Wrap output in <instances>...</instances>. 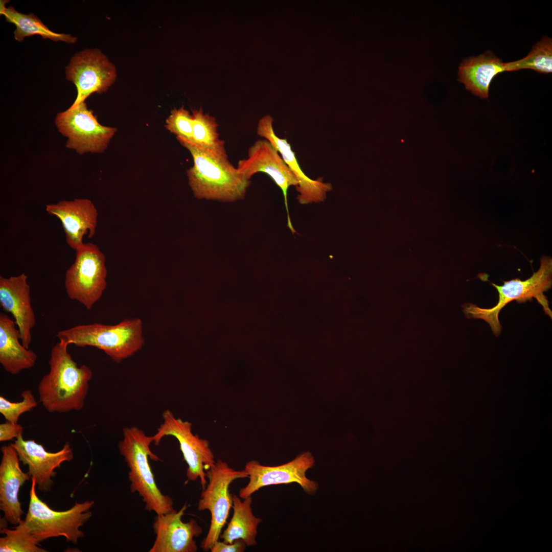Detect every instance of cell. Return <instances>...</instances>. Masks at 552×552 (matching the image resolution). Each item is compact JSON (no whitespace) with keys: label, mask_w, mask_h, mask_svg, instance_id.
I'll list each match as a JSON object with an SVG mask.
<instances>
[{"label":"cell","mask_w":552,"mask_h":552,"mask_svg":"<svg viewBox=\"0 0 552 552\" xmlns=\"http://www.w3.org/2000/svg\"><path fill=\"white\" fill-rule=\"evenodd\" d=\"M273 118L270 115L261 118L257 124V133L260 136L268 141L281 154L282 157L297 178L298 183L296 187L300 203L308 204L324 201L327 193L332 189L330 183L325 182L323 178L312 179L303 171L297 160L295 154L286 139H281L275 133L273 128Z\"/></svg>","instance_id":"15"},{"label":"cell","mask_w":552,"mask_h":552,"mask_svg":"<svg viewBox=\"0 0 552 552\" xmlns=\"http://www.w3.org/2000/svg\"><path fill=\"white\" fill-rule=\"evenodd\" d=\"M504 64L490 51L470 57L459 65L458 80L475 95L487 98L491 81L498 74L505 71Z\"/></svg>","instance_id":"21"},{"label":"cell","mask_w":552,"mask_h":552,"mask_svg":"<svg viewBox=\"0 0 552 552\" xmlns=\"http://www.w3.org/2000/svg\"><path fill=\"white\" fill-rule=\"evenodd\" d=\"M56 336L68 345L97 348L116 362L132 356L145 344L143 324L139 318L124 319L114 325H79L58 331Z\"/></svg>","instance_id":"4"},{"label":"cell","mask_w":552,"mask_h":552,"mask_svg":"<svg viewBox=\"0 0 552 552\" xmlns=\"http://www.w3.org/2000/svg\"><path fill=\"white\" fill-rule=\"evenodd\" d=\"M55 123L67 139L65 147L80 155L104 152L117 131L116 128L100 124L85 102L58 113Z\"/></svg>","instance_id":"9"},{"label":"cell","mask_w":552,"mask_h":552,"mask_svg":"<svg viewBox=\"0 0 552 552\" xmlns=\"http://www.w3.org/2000/svg\"><path fill=\"white\" fill-rule=\"evenodd\" d=\"M246 546L245 542L241 539L235 540L232 543L218 540L214 543L210 550L211 552H243Z\"/></svg>","instance_id":"30"},{"label":"cell","mask_w":552,"mask_h":552,"mask_svg":"<svg viewBox=\"0 0 552 552\" xmlns=\"http://www.w3.org/2000/svg\"><path fill=\"white\" fill-rule=\"evenodd\" d=\"M68 346L59 340L53 347L49 361V372L38 384L39 401L50 412L81 410L93 377L88 366L85 364L79 366L73 359Z\"/></svg>","instance_id":"1"},{"label":"cell","mask_w":552,"mask_h":552,"mask_svg":"<svg viewBox=\"0 0 552 552\" xmlns=\"http://www.w3.org/2000/svg\"><path fill=\"white\" fill-rule=\"evenodd\" d=\"M279 154L268 141L259 140L249 148L248 157L238 162L237 168L248 180L259 172L265 173L270 177L283 192L287 225L292 233H295L289 214L287 192L290 187H296L298 182Z\"/></svg>","instance_id":"13"},{"label":"cell","mask_w":552,"mask_h":552,"mask_svg":"<svg viewBox=\"0 0 552 552\" xmlns=\"http://www.w3.org/2000/svg\"><path fill=\"white\" fill-rule=\"evenodd\" d=\"M5 536L0 538L1 552H46L20 522L13 530L1 528Z\"/></svg>","instance_id":"26"},{"label":"cell","mask_w":552,"mask_h":552,"mask_svg":"<svg viewBox=\"0 0 552 552\" xmlns=\"http://www.w3.org/2000/svg\"><path fill=\"white\" fill-rule=\"evenodd\" d=\"M498 292L499 299L497 304L490 308H480L471 303H467L463 306V311L467 318L481 319L486 321L496 336H498L501 330V326L498 319V315L501 309L512 301L523 303L532 301L535 298L540 304L545 312L550 318L552 311L549 308V302L544 292L549 289L552 285V259L543 256L540 260V266L537 271L526 280L520 279L504 281L501 286L492 283Z\"/></svg>","instance_id":"5"},{"label":"cell","mask_w":552,"mask_h":552,"mask_svg":"<svg viewBox=\"0 0 552 552\" xmlns=\"http://www.w3.org/2000/svg\"><path fill=\"white\" fill-rule=\"evenodd\" d=\"M21 396L22 400L18 402H11L3 396H0V412L7 421L18 423L22 414L37 406V402L31 390H24Z\"/></svg>","instance_id":"27"},{"label":"cell","mask_w":552,"mask_h":552,"mask_svg":"<svg viewBox=\"0 0 552 552\" xmlns=\"http://www.w3.org/2000/svg\"><path fill=\"white\" fill-rule=\"evenodd\" d=\"M314 465V458L309 451L302 453L287 463L277 466H263L255 460L249 461L244 470L248 474L249 480L245 487L240 489L239 497L244 499L262 487L292 482L298 484L307 494L313 495L318 488V485L309 479L306 473Z\"/></svg>","instance_id":"11"},{"label":"cell","mask_w":552,"mask_h":552,"mask_svg":"<svg viewBox=\"0 0 552 552\" xmlns=\"http://www.w3.org/2000/svg\"><path fill=\"white\" fill-rule=\"evenodd\" d=\"M20 333L14 320L6 314L0 313V363L3 369L13 375L33 367L37 354L20 342Z\"/></svg>","instance_id":"20"},{"label":"cell","mask_w":552,"mask_h":552,"mask_svg":"<svg viewBox=\"0 0 552 552\" xmlns=\"http://www.w3.org/2000/svg\"><path fill=\"white\" fill-rule=\"evenodd\" d=\"M505 71L532 69L540 73L552 71V41L544 36L532 48L525 57L504 64Z\"/></svg>","instance_id":"25"},{"label":"cell","mask_w":552,"mask_h":552,"mask_svg":"<svg viewBox=\"0 0 552 552\" xmlns=\"http://www.w3.org/2000/svg\"><path fill=\"white\" fill-rule=\"evenodd\" d=\"M163 422L152 435L156 446L159 444L166 436H172L178 441L180 449L188 468L186 476L188 480L200 479L202 489L208 482L205 471L208 470L215 463L214 455L210 447L209 442L192 432L191 423L176 418L169 409L162 414Z\"/></svg>","instance_id":"10"},{"label":"cell","mask_w":552,"mask_h":552,"mask_svg":"<svg viewBox=\"0 0 552 552\" xmlns=\"http://www.w3.org/2000/svg\"><path fill=\"white\" fill-rule=\"evenodd\" d=\"M190 152L193 166L187 171L189 185L198 199L232 202L244 198L250 184L228 160L193 143L177 138Z\"/></svg>","instance_id":"2"},{"label":"cell","mask_w":552,"mask_h":552,"mask_svg":"<svg viewBox=\"0 0 552 552\" xmlns=\"http://www.w3.org/2000/svg\"><path fill=\"white\" fill-rule=\"evenodd\" d=\"M1 450L0 509L4 513L3 519L17 525L24 513L18 498L19 490L31 476L21 470L18 454L12 444L3 446Z\"/></svg>","instance_id":"19"},{"label":"cell","mask_w":552,"mask_h":552,"mask_svg":"<svg viewBox=\"0 0 552 552\" xmlns=\"http://www.w3.org/2000/svg\"><path fill=\"white\" fill-rule=\"evenodd\" d=\"M46 211L61 222L66 242L75 251L84 244L83 237L92 238L98 223V211L91 200L76 198L45 205Z\"/></svg>","instance_id":"17"},{"label":"cell","mask_w":552,"mask_h":552,"mask_svg":"<svg viewBox=\"0 0 552 552\" xmlns=\"http://www.w3.org/2000/svg\"><path fill=\"white\" fill-rule=\"evenodd\" d=\"M187 508L185 504L178 511L157 515L152 527L156 535L150 552H195L197 546L194 538L202 529L194 519L184 522L181 518Z\"/></svg>","instance_id":"14"},{"label":"cell","mask_w":552,"mask_h":552,"mask_svg":"<svg viewBox=\"0 0 552 552\" xmlns=\"http://www.w3.org/2000/svg\"><path fill=\"white\" fill-rule=\"evenodd\" d=\"M0 305L13 316L21 342L29 349L32 339L31 330L36 321L31 304L30 286L25 273L9 278L0 277Z\"/></svg>","instance_id":"18"},{"label":"cell","mask_w":552,"mask_h":552,"mask_svg":"<svg viewBox=\"0 0 552 552\" xmlns=\"http://www.w3.org/2000/svg\"><path fill=\"white\" fill-rule=\"evenodd\" d=\"M193 119L191 142L212 152L227 156L225 142L219 139L215 118L204 113L201 108L192 110Z\"/></svg>","instance_id":"24"},{"label":"cell","mask_w":552,"mask_h":552,"mask_svg":"<svg viewBox=\"0 0 552 552\" xmlns=\"http://www.w3.org/2000/svg\"><path fill=\"white\" fill-rule=\"evenodd\" d=\"M123 434L118 448L129 469L131 492L139 494L147 511L159 515L173 510L172 498L163 494L158 488L149 463V458L161 461L150 449L153 436L146 435L136 427L123 428Z\"/></svg>","instance_id":"3"},{"label":"cell","mask_w":552,"mask_h":552,"mask_svg":"<svg viewBox=\"0 0 552 552\" xmlns=\"http://www.w3.org/2000/svg\"><path fill=\"white\" fill-rule=\"evenodd\" d=\"M193 125L192 115L183 107L173 109L166 121V128L177 138L189 141L192 140Z\"/></svg>","instance_id":"28"},{"label":"cell","mask_w":552,"mask_h":552,"mask_svg":"<svg viewBox=\"0 0 552 552\" xmlns=\"http://www.w3.org/2000/svg\"><path fill=\"white\" fill-rule=\"evenodd\" d=\"M23 427L18 423L7 421L0 424V441L4 442L17 439L22 435Z\"/></svg>","instance_id":"29"},{"label":"cell","mask_w":552,"mask_h":552,"mask_svg":"<svg viewBox=\"0 0 552 552\" xmlns=\"http://www.w3.org/2000/svg\"><path fill=\"white\" fill-rule=\"evenodd\" d=\"M209 482L203 489L198 501L199 511L209 510L211 524L208 533L201 543V548L208 551L219 540L221 530L225 524L233 505L229 491L231 483L239 478L248 477L245 470H235L220 459L206 471Z\"/></svg>","instance_id":"8"},{"label":"cell","mask_w":552,"mask_h":552,"mask_svg":"<svg viewBox=\"0 0 552 552\" xmlns=\"http://www.w3.org/2000/svg\"><path fill=\"white\" fill-rule=\"evenodd\" d=\"M31 479L29 509L25 519L21 521L22 524L39 543L50 538L63 536L67 541L77 544L79 538L84 537L80 527L91 517L89 510L94 501L76 502L67 510L54 511L38 497L36 480Z\"/></svg>","instance_id":"6"},{"label":"cell","mask_w":552,"mask_h":552,"mask_svg":"<svg viewBox=\"0 0 552 552\" xmlns=\"http://www.w3.org/2000/svg\"><path fill=\"white\" fill-rule=\"evenodd\" d=\"M233 515L221 537L225 543H232L235 540H243L247 546L257 544L256 537L258 526L262 519L256 517L251 507V496L242 501L236 495H233Z\"/></svg>","instance_id":"22"},{"label":"cell","mask_w":552,"mask_h":552,"mask_svg":"<svg viewBox=\"0 0 552 552\" xmlns=\"http://www.w3.org/2000/svg\"><path fill=\"white\" fill-rule=\"evenodd\" d=\"M1 14L5 16L6 21L15 25L14 37L18 41L21 42L25 37L34 35H40L44 39L68 43H74L77 41V38L70 34L51 31L33 14H25L18 12L11 6L5 7L3 2H1Z\"/></svg>","instance_id":"23"},{"label":"cell","mask_w":552,"mask_h":552,"mask_svg":"<svg viewBox=\"0 0 552 552\" xmlns=\"http://www.w3.org/2000/svg\"><path fill=\"white\" fill-rule=\"evenodd\" d=\"M16 450L20 462L28 466V473L35 478L37 488L40 491L48 492L53 485L52 478L56 475L55 470L60 468L62 463L70 462L74 455L70 444L66 442L57 452L45 450L43 446L34 440H25L22 435L12 444Z\"/></svg>","instance_id":"16"},{"label":"cell","mask_w":552,"mask_h":552,"mask_svg":"<svg viewBox=\"0 0 552 552\" xmlns=\"http://www.w3.org/2000/svg\"><path fill=\"white\" fill-rule=\"evenodd\" d=\"M114 65L98 49H86L76 53L66 67V79L76 86L75 106L91 94L107 90L117 78Z\"/></svg>","instance_id":"12"},{"label":"cell","mask_w":552,"mask_h":552,"mask_svg":"<svg viewBox=\"0 0 552 552\" xmlns=\"http://www.w3.org/2000/svg\"><path fill=\"white\" fill-rule=\"evenodd\" d=\"M107 274L104 254L97 245L84 243L76 250L75 260L65 272L67 296L91 309L107 287Z\"/></svg>","instance_id":"7"}]
</instances>
